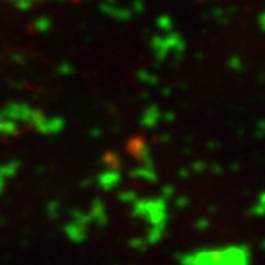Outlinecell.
Wrapping results in <instances>:
<instances>
[{"label": "cell", "mask_w": 265, "mask_h": 265, "mask_svg": "<svg viewBox=\"0 0 265 265\" xmlns=\"http://www.w3.org/2000/svg\"><path fill=\"white\" fill-rule=\"evenodd\" d=\"M0 2L8 4V5H14V7H32V5L45 2V0H0Z\"/></svg>", "instance_id": "obj_1"}]
</instances>
